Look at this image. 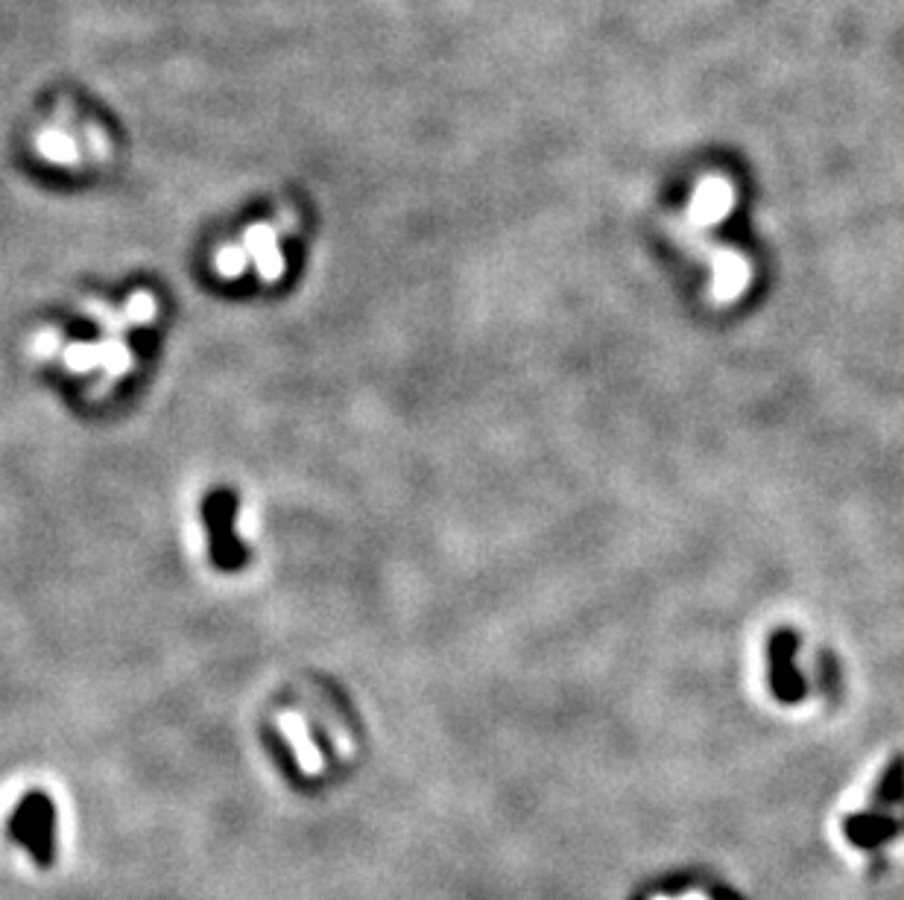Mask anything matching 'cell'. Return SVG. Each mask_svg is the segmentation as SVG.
I'll return each mask as SVG.
<instances>
[{
	"label": "cell",
	"instance_id": "obj_1",
	"mask_svg": "<svg viewBox=\"0 0 904 900\" xmlns=\"http://www.w3.org/2000/svg\"><path fill=\"white\" fill-rule=\"evenodd\" d=\"M153 301L150 296H132L126 307H94V319L100 325L97 339H82V343H65L62 348H50L41 357L56 355L65 369L74 374H103V381L112 384L120 374L132 369V351L126 345V331L136 325H144L153 317Z\"/></svg>",
	"mask_w": 904,
	"mask_h": 900
},
{
	"label": "cell",
	"instance_id": "obj_2",
	"mask_svg": "<svg viewBox=\"0 0 904 900\" xmlns=\"http://www.w3.org/2000/svg\"><path fill=\"white\" fill-rule=\"evenodd\" d=\"M293 229L290 220H270L255 222L243 231L238 243H229L217 252L214 267L226 279H238L246 269H255L260 281H276L284 269V255H281V237Z\"/></svg>",
	"mask_w": 904,
	"mask_h": 900
},
{
	"label": "cell",
	"instance_id": "obj_3",
	"mask_svg": "<svg viewBox=\"0 0 904 900\" xmlns=\"http://www.w3.org/2000/svg\"><path fill=\"white\" fill-rule=\"evenodd\" d=\"M33 144H36V153L44 162L56 164V167H77L82 162V155L88 153L86 141H79L74 126H65L62 115H56V120L50 126H41L33 138Z\"/></svg>",
	"mask_w": 904,
	"mask_h": 900
},
{
	"label": "cell",
	"instance_id": "obj_4",
	"mask_svg": "<svg viewBox=\"0 0 904 900\" xmlns=\"http://www.w3.org/2000/svg\"><path fill=\"white\" fill-rule=\"evenodd\" d=\"M281 729H284V737L293 743V751H296L302 769L317 772V769L322 767V760H319V751L317 746H314V740H310L305 719L296 717V713H284V717H281Z\"/></svg>",
	"mask_w": 904,
	"mask_h": 900
},
{
	"label": "cell",
	"instance_id": "obj_5",
	"mask_svg": "<svg viewBox=\"0 0 904 900\" xmlns=\"http://www.w3.org/2000/svg\"><path fill=\"white\" fill-rule=\"evenodd\" d=\"M653 900H667V898H653ZM683 900H709V898L700 895V891H688V898H683Z\"/></svg>",
	"mask_w": 904,
	"mask_h": 900
}]
</instances>
